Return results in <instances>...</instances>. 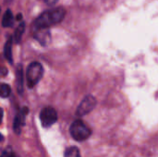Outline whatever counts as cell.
<instances>
[{
    "instance_id": "5",
    "label": "cell",
    "mask_w": 158,
    "mask_h": 157,
    "mask_svg": "<svg viewBox=\"0 0 158 157\" xmlns=\"http://www.w3.org/2000/svg\"><path fill=\"white\" fill-rule=\"evenodd\" d=\"M96 105V99L93 95H87L78 106L76 115L79 117L85 116L89 114Z\"/></svg>"
},
{
    "instance_id": "14",
    "label": "cell",
    "mask_w": 158,
    "mask_h": 157,
    "mask_svg": "<svg viewBox=\"0 0 158 157\" xmlns=\"http://www.w3.org/2000/svg\"><path fill=\"white\" fill-rule=\"evenodd\" d=\"M8 70L6 67L4 66H0V78H4L7 75Z\"/></svg>"
},
{
    "instance_id": "7",
    "label": "cell",
    "mask_w": 158,
    "mask_h": 157,
    "mask_svg": "<svg viewBox=\"0 0 158 157\" xmlns=\"http://www.w3.org/2000/svg\"><path fill=\"white\" fill-rule=\"evenodd\" d=\"M28 113V108L27 107H24L22 108V110L18 113V115L16 116L15 119H14V131L16 133H19L20 132V130H21V127L24 125V118H25V116L27 115Z\"/></svg>"
},
{
    "instance_id": "19",
    "label": "cell",
    "mask_w": 158,
    "mask_h": 157,
    "mask_svg": "<svg viewBox=\"0 0 158 157\" xmlns=\"http://www.w3.org/2000/svg\"><path fill=\"white\" fill-rule=\"evenodd\" d=\"M1 141H3V136H2V134H0V142Z\"/></svg>"
},
{
    "instance_id": "1",
    "label": "cell",
    "mask_w": 158,
    "mask_h": 157,
    "mask_svg": "<svg viewBox=\"0 0 158 157\" xmlns=\"http://www.w3.org/2000/svg\"><path fill=\"white\" fill-rule=\"evenodd\" d=\"M65 14L66 11L62 7L44 12L35 20L34 25L36 28H48L52 25L61 22L65 17Z\"/></svg>"
},
{
    "instance_id": "20",
    "label": "cell",
    "mask_w": 158,
    "mask_h": 157,
    "mask_svg": "<svg viewBox=\"0 0 158 157\" xmlns=\"http://www.w3.org/2000/svg\"><path fill=\"white\" fill-rule=\"evenodd\" d=\"M0 11H1V7H0Z\"/></svg>"
},
{
    "instance_id": "6",
    "label": "cell",
    "mask_w": 158,
    "mask_h": 157,
    "mask_svg": "<svg viewBox=\"0 0 158 157\" xmlns=\"http://www.w3.org/2000/svg\"><path fill=\"white\" fill-rule=\"evenodd\" d=\"M34 38L44 46H46L51 42V34L47 28H36Z\"/></svg>"
},
{
    "instance_id": "2",
    "label": "cell",
    "mask_w": 158,
    "mask_h": 157,
    "mask_svg": "<svg viewBox=\"0 0 158 157\" xmlns=\"http://www.w3.org/2000/svg\"><path fill=\"white\" fill-rule=\"evenodd\" d=\"M69 132L72 138L78 142L85 141L91 135V130L81 120H75L70 126Z\"/></svg>"
},
{
    "instance_id": "15",
    "label": "cell",
    "mask_w": 158,
    "mask_h": 157,
    "mask_svg": "<svg viewBox=\"0 0 158 157\" xmlns=\"http://www.w3.org/2000/svg\"><path fill=\"white\" fill-rule=\"evenodd\" d=\"M1 157H18L14 153H12V152H10V151H5L3 154H2V155Z\"/></svg>"
},
{
    "instance_id": "3",
    "label": "cell",
    "mask_w": 158,
    "mask_h": 157,
    "mask_svg": "<svg viewBox=\"0 0 158 157\" xmlns=\"http://www.w3.org/2000/svg\"><path fill=\"white\" fill-rule=\"evenodd\" d=\"M44 73L43 67L38 62H32L27 69V83L30 88L34 87L42 79Z\"/></svg>"
},
{
    "instance_id": "17",
    "label": "cell",
    "mask_w": 158,
    "mask_h": 157,
    "mask_svg": "<svg viewBox=\"0 0 158 157\" xmlns=\"http://www.w3.org/2000/svg\"><path fill=\"white\" fill-rule=\"evenodd\" d=\"M3 114H4V112H3V109L0 107V124H1V122H2V119H3Z\"/></svg>"
},
{
    "instance_id": "16",
    "label": "cell",
    "mask_w": 158,
    "mask_h": 157,
    "mask_svg": "<svg viewBox=\"0 0 158 157\" xmlns=\"http://www.w3.org/2000/svg\"><path fill=\"white\" fill-rule=\"evenodd\" d=\"M57 0H44V2L47 4V5H53L56 2Z\"/></svg>"
},
{
    "instance_id": "8",
    "label": "cell",
    "mask_w": 158,
    "mask_h": 157,
    "mask_svg": "<svg viewBox=\"0 0 158 157\" xmlns=\"http://www.w3.org/2000/svg\"><path fill=\"white\" fill-rule=\"evenodd\" d=\"M16 82L18 92L21 93L23 91V69L20 65H18L16 68Z\"/></svg>"
},
{
    "instance_id": "18",
    "label": "cell",
    "mask_w": 158,
    "mask_h": 157,
    "mask_svg": "<svg viewBox=\"0 0 158 157\" xmlns=\"http://www.w3.org/2000/svg\"><path fill=\"white\" fill-rule=\"evenodd\" d=\"M22 19V15L21 14H18V16H17V19L18 20H20Z\"/></svg>"
},
{
    "instance_id": "12",
    "label": "cell",
    "mask_w": 158,
    "mask_h": 157,
    "mask_svg": "<svg viewBox=\"0 0 158 157\" xmlns=\"http://www.w3.org/2000/svg\"><path fill=\"white\" fill-rule=\"evenodd\" d=\"M65 157H81L80 151L77 147H69L65 152Z\"/></svg>"
},
{
    "instance_id": "10",
    "label": "cell",
    "mask_w": 158,
    "mask_h": 157,
    "mask_svg": "<svg viewBox=\"0 0 158 157\" xmlns=\"http://www.w3.org/2000/svg\"><path fill=\"white\" fill-rule=\"evenodd\" d=\"M13 19H14V18H13L12 12L9 9H7L5 12V14L3 16V19H2V25H3V27H10V26H12Z\"/></svg>"
},
{
    "instance_id": "11",
    "label": "cell",
    "mask_w": 158,
    "mask_h": 157,
    "mask_svg": "<svg viewBox=\"0 0 158 157\" xmlns=\"http://www.w3.org/2000/svg\"><path fill=\"white\" fill-rule=\"evenodd\" d=\"M24 30H25V23L24 22H20L19 25L17 27L15 32H14V39H15V42L17 43H19L20 42L22 34L24 32Z\"/></svg>"
},
{
    "instance_id": "9",
    "label": "cell",
    "mask_w": 158,
    "mask_h": 157,
    "mask_svg": "<svg viewBox=\"0 0 158 157\" xmlns=\"http://www.w3.org/2000/svg\"><path fill=\"white\" fill-rule=\"evenodd\" d=\"M4 53L6 58L8 60L9 63H12V38H8L6 41L5 47H4Z\"/></svg>"
},
{
    "instance_id": "4",
    "label": "cell",
    "mask_w": 158,
    "mask_h": 157,
    "mask_svg": "<svg viewBox=\"0 0 158 157\" xmlns=\"http://www.w3.org/2000/svg\"><path fill=\"white\" fill-rule=\"evenodd\" d=\"M40 119L43 127L49 128L57 120V114L52 107H44L40 114Z\"/></svg>"
},
{
    "instance_id": "13",
    "label": "cell",
    "mask_w": 158,
    "mask_h": 157,
    "mask_svg": "<svg viewBox=\"0 0 158 157\" xmlns=\"http://www.w3.org/2000/svg\"><path fill=\"white\" fill-rule=\"evenodd\" d=\"M10 94V87L7 84H1L0 85V96L3 98L8 97Z\"/></svg>"
}]
</instances>
